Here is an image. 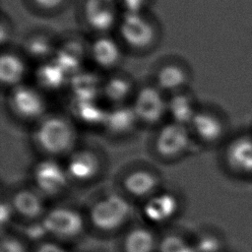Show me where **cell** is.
<instances>
[{
  "label": "cell",
  "instance_id": "obj_1",
  "mask_svg": "<svg viewBox=\"0 0 252 252\" xmlns=\"http://www.w3.org/2000/svg\"><path fill=\"white\" fill-rule=\"evenodd\" d=\"M33 141L40 152L54 158L75 150L77 132L72 121L60 115L40 119L33 132Z\"/></svg>",
  "mask_w": 252,
  "mask_h": 252
},
{
  "label": "cell",
  "instance_id": "obj_2",
  "mask_svg": "<svg viewBox=\"0 0 252 252\" xmlns=\"http://www.w3.org/2000/svg\"><path fill=\"white\" fill-rule=\"evenodd\" d=\"M132 215V206L122 194L109 193L93 202L87 221L100 232L110 233L122 228Z\"/></svg>",
  "mask_w": 252,
  "mask_h": 252
},
{
  "label": "cell",
  "instance_id": "obj_3",
  "mask_svg": "<svg viewBox=\"0 0 252 252\" xmlns=\"http://www.w3.org/2000/svg\"><path fill=\"white\" fill-rule=\"evenodd\" d=\"M41 223L47 235L60 240H72L84 232L87 218L75 208L60 206L47 210Z\"/></svg>",
  "mask_w": 252,
  "mask_h": 252
},
{
  "label": "cell",
  "instance_id": "obj_4",
  "mask_svg": "<svg viewBox=\"0 0 252 252\" xmlns=\"http://www.w3.org/2000/svg\"><path fill=\"white\" fill-rule=\"evenodd\" d=\"M121 40L131 49L150 48L157 40V28L151 19L140 11L127 12L118 21Z\"/></svg>",
  "mask_w": 252,
  "mask_h": 252
},
{
  "label": "cell",
  "instance_id": "obj_5",
  "mask_svg": "<svg viewBox=\"0 0 252 252\" xmlns=\"http://www.w3.org/2000/svg\"><path fill=\"white\" fill-rule=\"evenodd\" d=\"M192 132L188 125L169 121L162 124L154 140L156 154L163 159H176L189 152Z\"/></svg>",
  "mask_w": 252,
  "mask_h": 252
},
{
  "label": "cell",
  "instance_id": "obj_6",
  "mask_svg": "<svg viewBox=\"0 0 252 252\" xmlns=\"http://www.w3.org/2000/svg\"><path fill=\"white\" fill-rule=\"evenodd\" d=\"M32 179L33 187L44 197L63 194L71 181L65 165L51 158L41 159L33 166Z\"/></svg>",
  "mask_w": 252,
  "mask_h": 252
},
{
  "label": "cell",
  "instance_id": "obj_7",
  "mask_svg": "<svg viewBox=\"0 0 252 252\" xmlns=\"http://www.w3.org/2000/svg\"><path fill=\"white\" fill-rule=\"evenodd\" d=\"M8 104L18 118L27 121L42 119L46 109L45 99L39 91L24 84L11 89Z\"/></svg>",
  "mask_w": 252,
  "mask_h": 252
},
{
  "label": "cell",
  "instance_id": "obj_8",
  "mask_svg": "<svg viewBox=\"0 0 252 252\" xmlns=\"http://www.w3.org/2000/svg\"><path fill=\"white\" fill-rule=\"evenodd\" d=\"M167 100L158 86H145L136 93L132 107L139 122L156 125L167 113Z\"/></svg>",
  "mask_w": 252,
  "mask_h": 252
},
{
  "label": "cell",
  "instance_id": "obj_9",
  "mask_svg": "<svg viewBox=\"0 0 252 252\" xmlns=\"http://www.w3.org/2000/svg\"><path fill=\"white\" fill-rule=\"evenodd\" d=\"M65 167L71 181L89 183L100 173L102 162L96 152L82 148L74 150L69 155Z\"/></svg>",
  "mask_w": 252,
  "mask_h": 252
},
{
  "label": "cell",
  "instance_id": "obj_10",
  "mask_svg": "<svg viewBox=\"0 0 252 252\" xmlns=\"http://www.w3.org/2000/svg\"><path fill=\"white\" fill-rule=\"evenodd\" d=\"M161 178L154 170L138 167L130 170L122 179V188L129 197L146 201L160 191Z\"/></svg>",
  "mask_w": 252,
  "mask_h": 252
},
{
  "label": "cell",
  "instance_id": "obj_11",
  "mask_svg": "<svg viewBox=\"0 0 252 252\" xmlns=\"http://www.w3.org/2000/svg\"><path fill=\"white\" fill-rule=\"evenodd\" d=\"M44 196L34 187L22 188L9 199L15 216L32 222L41 220L47 212Z\"/></svg>",
  "mask_w": 252,
  "mask_h": 252
},
{
  "label": "cell",
  "instance_id": "obj_12",
  "mask_svg": "<svg viewBox=\"0 0 252 252\" xmlns=\"http://www.w3.org/2000/svg\"><path fill=\"white\" fill-rule=\"evenodd\" d=\"M224 161L235 173L252 175V136L240 135L233 138L225 147Z\"/></svg>",
  "mask_w": 252,
  "mask_h": 252
},
{
  "label": "cell",
  "instance_id": "obj_13",
  "mask_svg": "<svg viewBox=\"0 0 252 252\" xmlns=\"http://www.w3.org/2000/svg\"><path fill=\"white\" fill-rule=\"evenodd\" d=\"M178 209V200L172 193L159 191L144 202L142 213L148 221L158 224L171 220Z\"/></svg>",
  "mask_w": 252,
  "mask_h": 252
},
{
  "label": "cell",
  "instance_id": "obj_14",
  "mask_svg": "<svg viewBox=\"0 0 252 252\" xmlns=\"http://www.w3.org/2000/svg\"><path fill=\"white\" fill-rule=\"evenodd\" d=\"M189 128L192 135L205 144H214L220 141L224 133V125L220 117L207 110H197Z\"/></svg>",
  "mask_w": 252,
  "mask_h": 252
},
{
  "label": "cell",
  "instance_id": "obj_15",
  "mask_svg": "<svg viewBox=\"0 0 252 252\" xmlns=\"http://www.w3.org/2000/svg\"><path fill=\"white\" fill-rule=\"evenodd\" d=\"M85 17L88 25L100 32L107 31L116 21L115 0H86Z\"/></svg>",
  "mask_w": 252,
  "mask_h": 252
},
{
  "label": "cell",
  "instance_id": "obj_16",
  "mask_svg": "<svg viewBox=\"0 0 252 252\" xmlns=\"http://www.w3.org/2000/svg\"><path fill=\"white\" fill-rule=\"evenodd\" d=\"M139 120L132 105H115L106 111L102 126L105 130L115 136H124L136 128Z\"/></svg>",
  "mask_w": 252,
  "mask_h": 252
},
{
  "label": "cell",
  "instance_id": "obj_17",
  "mask_svg": "<svg viewBox=\"0 0 252 252\" xmlns=\"http://www.w3.org/2000/svg\"><path fill=\"white\" fill-rule=\"evenodd\" d=\"M90 54L94 62L103 69H111L117 66L122 56L118 42L105 35L93 41L90 46Z\"/></svg>",
  "mask_w": 252,
  "mask_h": 252
},
{
  "label": "cell",
  "instance_id": "obj_18",
  "mask_svg": "<svg viewBox=\"0 0 252 252\" xmlns=\"http://www.w3.org/2000/svg\"><path fill=\"white\" fill-rule=\"evenodd\" d=\"M158 238L148 226H135L128 230L122 239L123 252H156Z\"/></svg>",
  "mask_w": 252,
  "mask_h": 252
},
{
  "label": "cell",
  "instance_id": "obj_19",
  "mask_svg": "<svg viewBox=\"0 0 252 252\" xmlns=\"http://www.w3.org/2000/svg\"><path fill=\"white\" fill-rule=\"evenodd\" d=\"M27 72V64L20 55L13 52H6L1 55L0 80L3 86L14 88L21 85Z\"/></svg>",
  "mask_w": 252,
  "mask_h": 252
},
{
  "label": "cell",
  "instance_id": "obj_20",
  "mask_svg": "<svg viewBox=\"0 0 252 252\" xmlns=\"http://www.w3.org/2000/svg\"><path fill=\"white\" fill-rule=\"evenodd\" d=\"M196 112L192 95L183 90L173 93L167 100V114H169L171 121L189 126Z\"/></svg>",
  "mask_w": 252,
  "mask_h": 252
},
{
  "label": "cell",
  "instance_id": "obj_21",
  "mask_svg": "<svg viewBox=\"0 0 252 252\" xmlns=\"http://www.w3.org/2000/svg\"><path fill=\"white\" fill-rule=\"evenodd\" d=\"M189 80L185 68L177 63H167L157 73V86L163 92H179L184 89Z\"/></svg>",
  "mask_w": 252,
  "mask_h": 252
},
{
  "label": "cell",
  "instance_id": "obj_22",
  "mask_svg": "<svg viewBox=\"0 0 252 252\" xmlns=\"http://www.w3.org/2000/svg\"><path fill=\"white\" fill-rule=\"evenodd\" d=\"M83 47L80 43L72 40L63 45L55 56V62L69 75H75L81 71V64L83 61Z\"/></svg>",
  "mask_w": 252,
  "mask_h": 252
},
{
  "label": "cell",
  "instance_id": "obj_23",
  "mask_svg": "<svg viewBox=\"0 0 252 252\" xmlns=\"http://www.w3.org/2000/svg\"><path fill=\"white\" fill-rule=\"evenodd\" d=\"M133 91V83L126 76H113L108 79L101 89L103 96L114 106L125 104V100Z\"/></svg>",
  "mask_w": 252,
  "mask_h": 252
},
{
  "label": "cell",
  "instance_id": "obj_24",
  "mask_svg": "<svg viewBox=\"0 0 252 252\" xmlns=\"http://www.w3.org/2000/svg\"><path fill=\"white\" fill-rule=\"evenodd\" d=\"M68 75L55 62L45 63L38 67L35 73V79L38 87L47 91H55L64 86Z\"/></svg>",
  "mask_w": 252,
  "mask_h": 252
},
{
  "label": "cell",
  "instance_id": "obj_25",
  "mask_svg": "<svg viewBox=\"0 0 252 252\" xmlns=\"http://www.w3.org/2000/svg\"><path fill=\"white\" fill-rule=\"evenodd\" d=\"M71 87L75 99L82 100L94 99L98 92L102 89V86L100 87V81L95 75L82 71L73 75Z\"/></svg>",
  "mask_w": 252,
  "mask_h": 252
},
{
  "label": "cell",
  "instance_id": "obj_26",
  "mask_svg": "<svg viewBox=\"0 0 252 252\" xmlns=\"http://www.w3.org/2000/svg\"><path fill=\"white\" fill-rule=\"evenodd\" d=\"M73 112L80 121L89 125H102L106 114V111L98 106L94 99H75Z\"/></svg>",
  "mask_w": 252,
  "mask_h": 252
},
{
  "label": "cell",
  "instance_id": "obj_27",
  "mask_svg": "<svg viewBox=\"0 0 252 252\" xmlns=\"http://www.w3.org/2000/svg\"><path fill=\"white\" fill-rule=\"evenodd\" d=\"M158 252H196L194 245H190L177 234H168L158 240Z\"/></svg>",
  "mask_w": 252,
  "mask_h": 252
},
{
  "label": "cell",
  "instance_id": "obj_28",
  "mask_svg": "<svg viewBox=\"0 0 252 252\" xmlns=\"http://www.w3.org/2000/svg\"><path fill=\"white\" fill-rule=\"evenodd\" d=\"M27 50L33 57L39 58V57H44L46 55H49L52 50V46L47 37L42 35H37V36L32 37V39L28 41Z\"/></svg>",
  "mask_w": 252,
  "mask_h": 252
},
{
  "label": "cell",
  "instance_id": "obj_29",
  "mask_svg": "<svg viewBox=\"0 0 252 252\" xmlns=\"http://www.w3.org/2000/svg\"><path fill=\"white\" fill-rule=\"evenodd\" d=\"M196 252H220L222 245L220 239L211 233H204L196 240Z\"/></svg>",
  "mask_w": 252,
  "mask_h": 252
},
{
  "label": "cell",
  "instance_id": "obj_30",
  "mask_svg": "<svg viewBox=\"0 0 252 252\" xmlns=\"http://www.w3.org/2000/svg\"><path fill=\"white\" fill-rule=\"evenodd\" d=\"M0 252H27V247L22 239L8 234L1 238Z\"/></svg>",
  "mask_w": 252,
  "mask_h": 252
},
{
  "label": "cell",
  "instance_id": "obj_31",
  "mask_svg": "<svg viewBox=\"0 0 252 252\" xmlns=\"http://www.w3.org/2000/svg\"><path fill=\"white\" fill-rule=\"evenodd\" d=\"M32 4L45 11H54L57 10L67 2V0H32Z\"/></svg>",
  "mask_w": 252,
  "mask_h": 252
},
{
  "label": "cell",
  "instance_id": "obj_32",
  "mask_svg": "<svg viewBox=\"0 0 252 252\" xmlns=\"http://www.w3.org/2000/svg\"><path fill=\"white\" fill-rule=\"evenodd\" d=\"M36 252H67L63 247L54 242H43L38 245Z\"/></svg>",
  "mask_w": 252,
  "mask_h": 252
},
{
  "label": "cell",
  "instance_id": "obj_33",
  "mask_svg": "<svg viewBox=\"0 0 252 252\" xmlns=\"http://www.w3.org/2000/svg\"><path fill=\"white\" fill-rule=\"evenodd\" d=\"M14 211L11 206L10 201L8 200L6 203H2L1 205V221L2 223L7 222L13 216H14Z\"/></svg>",
  "mask_w": 252,
  "mask_h": 252
}]
</instances>
